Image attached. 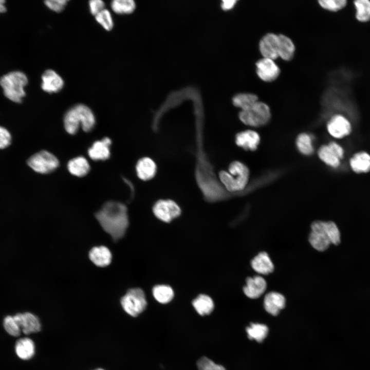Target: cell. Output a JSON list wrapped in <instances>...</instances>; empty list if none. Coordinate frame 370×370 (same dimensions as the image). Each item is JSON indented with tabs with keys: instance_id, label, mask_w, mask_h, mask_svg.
I'll return each mask as SVG.
<instances>
[{
	"instance_id": "1",
	"label": "cell",
	"mask_w": 370,
	"mask_h": 370,
	"mask_svg": "<svg viewBox=\"0 0 370 370\" xmlns=\"http://www.w3.org/2000/svg\"><path fill=\"white\" fill-rule=\"evenodd\" d=\"M95 215L102 229L114 242L118 241L125 234L129 221L124 204L116 201H107Z\"/></svg>"
},
{
	"instance_id": "2",
	"label": "cell",
	"mask_w": 370,
	"mask_h": 370,
	"mask_svg": "<svg viewBox=\"0 0 370 370\" xmlns=\"http://www.w3.org/2000/svg\"><path fill=\"white\" fill-rule=\"evenodd\" d=\"M64 126L69 134H75L80 126L85 132L90 131L96 123L91 109L84 104H77L67 110L63 118Z\"/></svg>"
},
{
	"instance_id": "3",
	"label": "cell",
	"mask_w": 370,
	"mask_h": 370,
	"mask_svg": "<svg viewBox=\"0 0 370 370\" xmlns=\"http://www.w3.org/2000/svg\"><path fill=\"white\" fill-rule=\"evenodd\" d=\"M228 171H221L219 173L220 180L226 189L235 192L244 189L249 178L247 166L240 161H234L230 164Z\"/></svg>"
},
{
	"instance_id": "4",
	"label": "cell",
	"mask_w": 370,
	"mask_h": 370,
	"mask_svg": "<svg viewBox=\"0 0 370 370\" xmlns=\"http://www.w3.org/2000/svg\"><path fill=\"white\" fill-rule=\"evenodd\" d=\"M28 83L26 75L19 71L10 72L0 79V85L5 96L11 101L20 103L26 93L24 87Z\"/></svg>"
},
{
	"instance_id": "5",
	"label": "cell",
	"mask_w": 370,
	"mask_h": 370,
	"mask_svg": "<svg viewBox=\"0 0 370 370\" xmlns=\"http://www.w3.org/2000/svg\"><path fill=\"white\" fill-rule=\"evenodd\" d=\"M120 304L126 313L131 317H136L146 307L145 293L139 288L130 289L121 298Z\"/></svg>"
},
{
	"instance_id": "6",
	"label": "cell",
	"mask_w": 370,
	"mask_h": 370,
	"mask_svg": "<svg viewBox=\"0 0 370 370\" xmlns=\"http://www.w3.org/2000/svg\"><path fill=\"white\" fill-rule=\"evenodd\" d=\"M271 117L267 104L257 101L251 107L239 113V118L244 124L252 126H260L266 124Z\"/></svg>"
},
{
	"instance_id": "7",
	"label": "cell",
	"mask_w": 370,
	"mask_h": 370,
	"mask_svg": "<svg viewBox=\"0 0 370 370\" xmlns=\"http://www.w3.org/2000/svg\"><path fill=\"white\" fill-rule=\"evenodd\" d=\"M27 164L37 173L48 174L58 168L59 161L53 154L43 150L31 156L27 160Z\"/></svg>"
},
{
	"instance_id": "8",
	"label": "cell",
	"mask_w": 370,
	"mask_h": 370,
	"mask_svg": "<svg viewBox=\"0 0 370 370\" xmlns=\"http://www.w3.org/2000/svg\"><path fill=\"white\" fill-rule=\"evenodd\" d=\"M308 240L311 246L317 251H324L328 248L331 242L324 221L317 220L312 223Z\"/></svg>"
},
{
	"instance_id": "9",
	"label": "cell",
	"mask_w": 370,
	"mask_h": 370,
	"mask_svg": "<svg viewBox=\"0 0 370 370\" xmlns=\"http://www.w3.org/2000/svg\"><path fill=\"white\" fill-rule=\"evenodd\" d=\"M154 215L161 220L169 223L179 216L181 209L173 200L161 199L154 204L153 208Z\"/></svg>"
},
{
	"instance_id": "10",
	"label": "cell",
	"mask_w": 370,
	"mask_h": 370,
	"mask_svg": "<svg viewBox=\"0 0 370 370\" xmlns=\"http://www.w3.org/2000/svg\"><path fill=\"white\" fill-rule=\"evenodd\" d=\"M327 128L331 136L340 139L348 136L350 133L351 125L345 116L337 114L330 119L327 123Z\"/></svg>"
},
{
	"instance_id": "11",
	"label": "cell",
	"mask_w": 370,
	"mask_h": 370,
	"mask_svg": "<svg viewBox=\"0 0 370 370\" xmlns=\"http://www.w3.org/2000/svg\"><path fill=\"white\" fill-rule=\"evenodd\" d=\"M256 72L258 77L265 82H272L279 76L280 69L274 60L263 58L256 64Z\"/></svg>"
},
{
	"instance_id": "12",
	"label": "cell",
	"mask_w": 370,
	"mask_h": 370,
	"mask_svg": "<svg viewBox=\"0 0 370 370\" xmlns=\"http://www.w3.org/2000/svg\"><path fill=\"white\" fill-rule=\"evenodd\" d=\"M13 317L18 324L22 332L24 334L29 335L38 332L41 329V321L33 313L30 312L17 313Z\"/></svg>"
},
{
	"instance_id": "13",
	"label": "cell",
	"mask_w": 370,
	"mask_h": 370,
	"mask_svg": "<svg viewBox=\"0 0 370 370\" xmlns=\"http://www.w3.org/2000/svg\"><path fill=\"white\" fill-rule=\"evenodd\" d=\"M41 88L49 94L60 91L64 86V81L62 77L54 70H46L42 75Z\"/></svg>"
},
{
	"instance_id": "14",
	"label": "cell",
	"mask_w": 370,
	"mask_h": 370,
	"mask_svg": "<svg viewBox=\"0 0 370 370\" xmlns=\"http://www.w3.org/2000/svg\"><path fill=\"white\" fill-rule=\"evenodd\" d=\"M279 37L273 33L265 34L260 40V51L263 58L274 60L279 57Z\"/></svg>"
},
{
	"instance_id": "15",
	"label": "cell",
	"mask_w": 370,
	"mask_h": 370,
	"mask_svg": "<svg viewBox=\"0 0 370 370\" xmlns=\"http://www.w3.org/2000/svg\"><path fill=\"white\" fill-rule=\"evenodd\" d=\"M267 282L260 275L248 277L246 279V285L243 288L245 294L252 299L260 297L266 291Z\"/></svg>"
},
{
	"instance_id": "16",
	"label": "cell",
	"mask_w": 370,
	"mask_h": 370,
	"mask_svg": "<svg viewBox=\"0 0 370 370\" xmlns=\"http://www.w3.org/2000/svg\"><path fill=\"white\" fill-rule=\"evenodd\" d=\"M112 140L108 137H104L101 140L94 142L88 149L89 157L95 161L105 160L110 156V146Z\"/></svg>"
},
{
	"instance_id": "17",
	"label": "cell",
	"mask_w": 370,
	"mask_h": 370,
	"mask_svg": "<svg viewBox=\"0 0 370 370\" xmlns=\"http://www.w3.org/2000/svg\"><path fill=\"white\" fill-rule=\"evenodd\" d=\"M286 299L281 293L272 291L268 293L264 300V306L266 311L273 316L278 314L285 306Z\"/></svg>"
},
{
	"instance_id": "18",
	"label": "cell",
	"mask_w": 370,
	"mask_h": 370,
	"mask_svg": "<svg viewBox=\"0 0 370 370\" xmlns=\"http://www.w3.org/2000/svg\"><path fill=\"white\" fill-rule=\"evenodd\" d=\"M89 258L96 266L105 267L112 262V254L106 246H99L92 248L88 253Z\"/></svg>"
},
{
	"instance_id": "19",
	"label": "cell",
	"mask_w": 370,
	"mask_h": 370,
	"mask_svg": "<svg viewBox=\"0 0 370 370\" xmlns=\"http://www.w3.org/2000/svg\"><path fill=\"white\" fill-rule=\"evenodd\" d=\"M260 141L258 134L252 130L239 132L235 136L236 144L246 150H255L257 148Z\"/></svg>"
},
{
	"instance_id": "20",
	"label": "cell",
	"mask_w": 370,
	"mask_h": 370,
	"mask_svg": "<svg viewBox=\"0 0 370 370\" xmlns=\"http://www.w3.org/2000/svg\"><path fill=\"white\" fill-rule=\"evenodd\" d=\"M251 266L255 271L262 275L272 273L274 268L268 254L264 251L260 252L251 260Z\"/></svg>"
},
{
	"instance_id": "21",
	"label": "cell",
	"mask_w": 370,
	"mask_h": 370,
	"mask_svg": "<svg viewBox=\"0 0 370 370\" xmlns=\"http://www.w3.org/2000/svg\"><path fill=\"white\" fill-rule=\"evenodd\" d=\"M156 169L155 162L151 158L147 157L139 159L136 165L137 175L143 180H148L154 177Z\"/></svg>"
},
{
	"instance_id": "22",
	"label": "cell",
	"mask_w": 370,
	"mask_h": 370,
	"mask_svg": "<svg viewBox=\"0 0 370 370\" xmlns=\"http://www.w3.org/2000/svg\"><path fill=\"white\" fill-rule=\"evenodd\" d=\"M14 350L17 356L23 360L31 359L35 352V344L31 339L25 337L18 339L15 343Z\"/></svg>"
},
{
	"instance_id": "23",
	"label": "cell",
	"mask_w": 370,
	"mask_h": 370,
	"mask_svg": "<svg viewBox=\"0 0 370 370\" xmlns=\"http://www.w3.org/2000/svg\"><path fill=\"white\" fill-rule=\"evenodd\" d=\"M349 165L356 173H367L370 171V155L366 152H358L350 159Z\"/></svg>"
},
{
	"instance_id": "24",
	"label": "cell",
	"mask_w": 370,
	"mask_h": 370,
	"mask_svg": "<svg viewBox=\"0 0 370 370\" xmlns=\"http://www.w3.org/2000/svg\"><path fill=\"white\" fill-rule=\"evenodd\" d=\"M67 169L72 175L77 177H83L89 172L90 165L84 157L78 156L68 161Z\"/></svg>"
},
{
	"instance_id": "25",
	"label": "cell",
	"mask_w": 370,
	"mask_h": 370,
	"mask_svg": "<svg viewBox=\"0 0 370 370\" xmlns=\"http://www.w3.org/2000/svg\"><path fill=\"white\" fill-rule=\"evenodd\" d=\"M279 57L285 61H289L293 57L295 46L292 40L284 34H279Z\"/></svg>"
},
{
	"instance_id": "26",
	"label": "cell",
	"mask_w": 370,
	"mask_h": 370,
	"mask_svg": "<svg viewBox=\"0 0 370 370\" xmlns=\"http://www.w3.org/2000/svg\"><path fill=\"white\" fill-rule=\"evenodd\" d=\"M192 305L197 312L200 316L210 314L214 307L212 299L206 294L199 295L193 301Z\"/></svg>"
},
{
	"instance_id": "27",
	"label": "cell",
	"mask_w": 370,
	"mask_h": 370,
	"mask_svg": "<svg viewBox=\"0 0 370 370\" xmlns=\"http://www.w3.org/2000/svg\"><path fill=\"white\" fill-rule=\"evenodd\" d=\"M355 9V17L361 23L370 21V0H355L353 2Z\"/></svg>"
},
{
	"instance_id": "28",
	"label": "cell",
	"mask_w": 370,
	"mask_h": 370,
	"mask_svg": "<svg viewBox=\"0 0 370 370\" xmlns=\"http://www.w3.org/2000/svg\"><path fill=\"white\" fill-rule=\"evenodd\" d=\"M257 101L258 98L256 95L247 92L239 93L232 99L234 105L240 108L241 110L248 109Z\"/></svg>"
},
{
	"instance_id": "29",
	"label": "cell",
	"mask_w": 370,
	"mask_h": 370,
	"mask_svg": "<svg viewBox=\"0 0 370 370\" xmlns=\"http://www.w3.org/2000/svg\"><path fill=\"white\" fill-rule=\"evenodd\" d=\"M318 156L325 163L332 168H337L340 164L341 159L327 145H322L318 150Z\"/></svg>"
},
{
	"instance_id": "30",
	"label": "cell",
	"mask_w": 370,
	"mask_h": 370,
	"mask_svg": "<svg viewBox=\"0 0 370 370\" xmlns=\"http://www.w3.org/2000/svg\"><path fill=\"white\" fill-rule=\"evenodd\" d=\"M248 337L250 340H255L261 342L266 337L268 328L265 325L259 323H251L246 328Z\"/></svg>"
},
{
	"instance_id": "31",
	"label": "cell",
	"mask_w": 370,
	"mask_h": 370,
	"mask_svg": "<svg viewBox=\"0 0 370 370\" xmlns=\"http://www.w3.org/2000/svg\"><path fill=\"white\" fill-rule=\"evenodd\" d=\"M136 6L133 0H114L110 3L112 10L118 14L131 13L135 10Z\"/></svg>"
},
{
	"instance_id": "32",
	"label": "cell",
	"mask_w": 370,
	"mask_h": 370,
	"mask_svg": "<svg viewBox=\"0 0 370 370\" xmlns=\"http://www.w3.org/2000/svg\"><path fill=\"white\" fill-rule=\"evenodd\" d=\"M153 294L155 299L162 304L170 302L174 297V292L172 288L164 285L155 286L153 289Z\"/></svg>"
},
{
	"instance_id": "33",
	"label": "cell",
	"mask_w": 370,
	"mask_h": 370,
	"mask_svg": "<svg viewBox=\"0 0 370 370\" xmlns=\"http://www.w3.org/2000/svg\"><path fill=\"white\" fill-rule=\"evenodd\" d=\"M296 144L299 151L304 155H310L313 152L312 140L306 133H301L296 139Z\"/></svg>"
},
{
	"instance_id": "34",
	"label": "cell",
	"mask_w": 370,
	"mask_h": 370,
	"mask_svg": "<svg viewBox=\"0 0 370 370\" xmlns=\"http://www.w3.org/2000/svg\"><path fill=\"white\" fill-rule=\"evenodd\" d=\"M96 21L103 29L110 31L114 27V20L110 12L105 8L95 16Z\"/></svg>"
},
{
	"instance_id": "35",
	"label": "cell",
	"mask_w": 370,
	"mask_h": 370,
	"mask_svg": "<svg viewBox=\"0 0 370 370\" xmlns=\"http://www.w3.org/2000/svg\"><path fill=\"white\" fill-rule=\"evenodd\" d=\"M3 326L6 331L10 336L17 337L22 331L13 316L8 315L3 320Z\"/></svg>"
},
{
	"instance_id": "36",
	"label": "cell",
	"mask_w": 370,
	"mask_h": 370,
	"mask_svg": "<svg viewBox=\"0 0 370 370\" xmlns=\"http://www.w3.org/2000/svg\"><path fill=\"white\" fill-rule=\"evenodd\" d=\"M318 2L324 9L333 12L340 11L347 5L346 0H321Z\"/></svg>"
},
{
	"instance_id": "37",
	"label": "cell",
	"mask_w": 370,
	"mask_h": 370,
	"mask_svg": "<svg viewBox=\"0 0 370 370\" xmlns=\"http://www.w3.org/2000/svg\"><path fill=\"white\" fill-rule=\"evenodd\" d=\"M324 224L331 244L335 245H339L341 242V236L336 224L332 221H324Z\"/></svg>"
},
{
	"instance_id": "38",
	"label": "cell",
	"mask_w": 370,
	"mask_h": 370,
	"mask_svg": "<svg viewBox=\"0 0 370 370\" xmlns=\"http://www.w3.org/2000/svg\"><path fill=\"white\" fill-rule=\"evenodd\" d=\"M198 370H226L222 365L215 363L210 359L202 357L197 362Z\"/></svg>"
},
{
	"instance_id": "39",
	"label": "cell",
	"mask_w": 370,
	"mask_h": 370,
	"mask_svg": "<svg viewBox=\"0 0 370 370\" xmlns=\"http://www.w3.org/2000/svg\"><path fill=\"white\" fill-rule=\"evenodd\" d=\"M68 2L67 0H47L44 1V3L51 10L55 12H60L65 9Z\"/></svg>"
},
{
	"instance_id": "40",
	"label": "cell",
	"mask_w": 370,
	"mask_h": 370,
	"mask_svg": "<svg viewBox=\"0 0 370 370\" xmlns=\"http://www.w3.org/2000/svg\"><path fill=\"white\" fill-rule=\"evenodd\" d=\"M11 136L9 132L0 126V149H5L11 143Z\"/></svg>"
},
{
	"instance_id": "41",
	"label": "cell",
	"mask_w": 370,
	"mask_h": 370,
	"mask_svg": "<svg viewBox=\"0 0 370 370\" xmlns=\"http://www.w3.org/2000/svg\"><path fill=\"white\" fill-rule=\"evenodd\" d=\"M105 5L104 2L102 0H90L88 2L90 12L94 16L104 9Z\"/></svg>"
},
{
	"instance_id": "42",
	"label": "cell",
	"mask_w": 370,
	"mask_h": 370,
	"mask_svg": "<svg viewBox=\"0 0 370 370\" xmlns=\"http://www.w3.org/2000/svg\"><path fill=\"white\" fill-rule=\"evenodd\" d=\"M328 145L340 159L343 157L344 151L343 147L340 144L336 142L332 141L329 142Z\"/></svg>"
},
{
	"instance_id": "43",
	"label": "cell",
	"mask_w": 370,
	"mask_h": 370,
	"mask_svg": "<svg viewBox=\"0 0 370 370\" xmlns=\"http://www.w3.org/2000/svg\"><path fill=\"white\" fill-rule=\"evenodd\" d=\"M235 0H225L221 2V8L225 10H228L233 8L236 3Z\"/></svg>"
},
{
	"instance_id": "44",
	"label": "cell",
	"mask_w": 370,
	"mask_h": 370,
	"mask_svg": "<svg viewBox=\"0 0 370 370\" xmlns=\"http://www.w3.org/2000/svg\"><path fill=\"white\" fill-rule=\"evenodd\" d=\"M5 1L0 0V13L5 12L6 10V8L5 6Z\"/></svg>"
},
{
	"instance_id": "45",
	"label": "cell",
	"mask_w": 370,
	"mask_h": 370,
	"mask_svg": "<svg viewBox=\"0 0 370 370\" xmlns=\"http://www.w3.org/2000/svg\"><path fill=\"white\" fill-rule=\"evenodd\" d=\"M94 370H105V369L101 368H98L94 369Z\"/></svg>"
}]
</instances>
